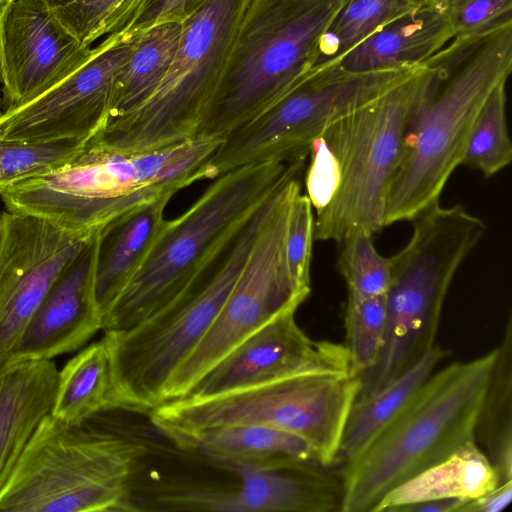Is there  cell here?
Instances as JSON below:
<instances>
[{"label":"cell","instance_id":"1","mask_svg":"<svg viewBox=\"0 0 512 512\" xmlns=\"http://www.w3.org/2000/svg\"><path fill=\"white\" fill-rule=\"evenodd\" d=\"M424 78L410 114L387 194L383 226L411 221L439 197L461 164L473 123L512 69V19L454 37L423 62Z\"/></svg>","mask_w":512,"mask_h":512},{"label":"cell","instance_id":"2","mask_svg":"<svg viewBox=\"0 0 512 512\" xmlns=\"http://www.w3.org/2000/svg\"><path fill=\"white\" fill-rule=\"evenodd\" d=\"M222 141L197 135L138 153L87 143L64 166L10 186L0 197L8 211L89 235L141 206L209 179L205 163Z\"/></svg>","mask_w":512,"mask_h":512},{"label":"cell","instance_id":"3","mask_svg":"<svg viewBox=\"0 0 512 512\" xmlns=\"http://www.w3.org/2000/svg\"><path fill=\"white\" fill-rule=\"evenodd\" d=\"M283 190L281 183L237 225L166 305L126 330L104 332L113 409L149 412L162 403L168 381L215 321Z\"/></svg>","mask_w":512,"mask_h":512},{"label":"cell","instance_id":"4","mask_svg":"<svg viewBox=\"0 0 512 512\" xmlns=\"http://www.w3.org/2000/svg\"><path fill=\"white\" fill-rule=\"evenodd\" d=\"M496 348L434 371L404 410L340 468L341 512H372L399 484L474 440Z\"/></svg>","mask_w":512,"mask_h":512},{"label":"cell","instance_id":"5","mask_svg":"<svg viewBox=\"0 0 512 512\" xmlns=\"http://www.w3.org/2000/svg\"><path fill=\"white\" fill-rule=\"evenodd\" d=\"M101 411L77 423L47 415L0 493V512L134 511L129 480L145 449L112 432Z\"/></svg>","mask_w":512,"mask_h":512},{"label":"cell","instance_id":"6","mask_svg":"<svg viewBox=\"0 0 512 512\" xmlns=\"http://www.w3.org/2000/svg\"><path fill=\"white\" fill-rule=\"evenodd\" d=\"M341 0H249L195 136L224 137L311 70Z\"/></svg>","mask_w":512,"mask_h":512},{"label":"cell","instance_id":"7","mask_svg":"<svg viewBox=\"0 0 512 512\" xmlns=\"http://www.w3.org/2000/svg\"><path fill=\"white\" fill-rule=\"evenodd\" d=\"M408 243L390 257L386 323L375 364L360 377L364 398L414 365L435 344L451 282L486 231L462 205L434 204L411 220Z\"/></svg>","mask_w":512,"mask_h":512},{"label":"cell","instance_id":"8","mask_svg":"<svg viewBox=\"0 0 512 512\" xmlns=\"http://www.w3.org/2000/svg\"><path fill=\"white\" fill-rule=\"evenodd\" d=\"M292 163L248 164L213 179L188 210L167 221L143 264L103 316L102 330H126L173 299L226 236L283 181Z\"/></svg>","mask_w":512,"mask_h":512},{"label":"cell","instance_id":"9","mask_svg":"<svg viewBox=\"0 0 512 512\" xmlns=\"http://www.w3.org/2000/svg\"><path fill=\"white\" fill-rule=\"evenodd\" d=\"M359 389L360 376L351 370L315 371L202 399H174L148 413L153 425L180 447L213 428L264 425L298 435L322 464L333 465Z\"/></svg>","mask_w":512,"mask_h":512},{"label":"cell","instance_id":"10","mask_svg":"<svg viewBox=\"0 0 512 512\" xmlns=\"http://www.w3.org/2000/svg\"><path fill=\"white\" fill-rule=\"evenodd\" d=\"M424 78L423 63L404 80L330 123L320 137L338 169L330 201L316 213L314 239L341 242L383 226L385 202L409 118Z\"/></svg>","mask_w":512,"mask_h":512},{"label":"cell","instance_id":"11","mask_svg":"<svg viewBox=\"0 0 512 512\" xmlns=\"http://www.w3.org/2000/svg\"><path fill=\"white\" fill-rule=\"evenodd\" d=\"M248 1L206 0L182 22L177 52L156 91L133 112L107 122L88 144L138 153L194 137Z\"/></svg>","mask_w":512,"mask_h":512},{"label":"cell","instance_id":"12","mask_svg":"<svg viewBox=\"0 0 512 512\" xmlns=\"http://www.w3.org/2000/svg\"><path fill=\"white\" fill-rule=\"evenodd\" d=\"M417 68L352 73L332 63L311 69L274 104L225 135L207 167L218 177L248 164L306 159L313 141L330 123L397 85Z\"/></svg>","mask_w":512,"mask_h":512},{"label":"cell","instance_id":"13","mask_svg":"<svg viewBox=\"0 0 512 512\" xmlns=\"http://www.w3.org/2000/svg\"><path fill=\"white\" fill-rule=\"evenodd\" d=\"M301 172L287 181L215 321L171 376L162 403L185 396L240 342L275 317L296 312L310 294L311 286L292 276L285 255L287 221L292 201L301 192Z\"/></svg>","mask_w":512,"mask_h":512},{"label":"cell","instance_id":"14","mask_svg":"<svg viewBox=\"0 0 512 512\" xmlns=\"http://www.w3.org/2000/svg\"><path fill=\"white\" fill-rule=\"evenodd\" d=\"M238 477L222 489L162 488L148 510L218 512H341L344 484L336 465L291 459L228 469Z\"/></svg>","mask_w":512,"mask_h":512},{"label":"cell","instance_id":"15","mask_svg":"<svg viewBox=\"0 0 512 512\" xmlns=\"http://www.w3.org/2000/svg\"><path fill=\"white\" fill-rule=\"evenodd\" d=\"M92 234L72 233L33 215L0 212V367L11 361L35 310Z\"/></svg>","mask_w":512,"mask_h":512},{"label":"cell","instance_id":"16","mask_svg":"<svg viewBox=\"0 0 512 512\" xmlns=\"http://www.w3.org/2000/svg\"><path fill=\"white\" fill-rule=\"evenodd\" d=\"M135 39L105 37L94 55L61 83L21 107L3 111L0 140L88 143L108 120L115 77Z\"/></svg>","mask_w":512,"mask_h":512},{"label":"cell","instance_id":"17","mask_svg":"<svg viewBox=\"0 0 512 512\" xmlns=\"http://www.w3.org/2000/svg\"><path fill=\"white\" fill-rule=\"evenodd\" d=\"M94 53L95 47L83 45L45 0H12L1 29L3 111L46 93Z\"/></svg>","mask_w":512,"mask_h":512},{"label":"cell","instance_id":"18","mask_svg":"<svg viewBox=\"0 0 512 512\" xmlns=\"http://www.w3.org/2000/svg\"><path fill=\"white\" fill-rule=\"evenodd\" d=\"M345 370L352 371L344 344L311 339L297 324L295 312H288L240 342L183 397L202 399L297 374Z\"/></svg>","mask_w":512,"mask_h":512},{"label":"cell","instance_id":"19","mask_svg":"<svg viewBox=\"0 0 512 512\" xmlns=\"http://www.w3.org/2000/svg\"><path fill=\"white\" fill-rule=\"evenodd\" d=\"M100 229L56 279L25 326L11 360H51L81 348L102 330L95 296Z\"/></svg>","mask_w":512,"mask_h":512},{"label":"cell","instance_id":"20","mask_svg":"<svg viewBox=\"0 0 512 512\" xmlns=\"http://www.w3.org/2000/svg\"><path fill=\"white\" fill-rule=\"evenodd\" d=\"M52 360L16 358L0 367V493L41 421L58 380Z\"/></svg>","mask_w":512,"mask_h":512},{"label":"cell","instance_id":"21","mask_svg":"<svg viewBox=\"0 0 512 512\" xmlns=\"http://www.w3.org/2000/svg\"><path fill=\"white\" fill-rule=\"evenodd\" d=\"M453 38L441 1L433 0L387 23L335 63L352 73L415 68Z\"/></svg>","mask_w":512,"mask_h":512},{"label":"cell","instance_id":"22","mask_svg":"<svg viewBox=\"0 0 512 512\" xmlns=\"http://www.w3.org/2000/svg\"><path fill=\"white\" fill-rule=\"evenodd\" d=\"M170 199L141 206L100 229L95 296L102 318L162 235Z\"/></svg>","mask_w":512,"mask_h":512},{"label":"cell","instance_id":"23","mask_svg":"<svg viewBox=\"0 0 512 512\" xmlns=\"http://www.w3.org/2000/svg\"><path fill=\"white\" fill-rule=\"evenodd\" d=\"M449 352L434 344L414 365L374 393L354 401L334 465L355 459L409 404Z\"/></svg>","mask_w":512,"mask_h":512},{"label":"cell","instance_id":"24","mask_svg":"<svg viewBox=\"0 0 512 512\" xmlns=\"http://www.w3.org/2000/svg\"><path fill=\"white\" fill-rule=\"evenodd\" d=\"M498 485L499 479L490 461L476 442L471 441L390 490L372 512H396L405 505L437 499L466 501Z\"/></svg>","mask_w":512,"mask_h":512},{"label":"cell","instance_id":"25","mask_svg":"<svg viewBox=\"0 0 512 512\" xmlns=\"http://www.w3.org/2000/svg\"><path fill=\"white\" fill-rule=\"evenodd\" d=\"M181 447L199 451L226 469L276 465L291 459L320 462L315 450L298 435L264 425L213 428L190 438Z\"/></svg>","mask_w":512,"mask_h":512},{"label":"cell","instance_id":"26","mask_svg":"<svg viewBox=\"0 0 512 512\" xmlns=\"http://www.w3.org/2000/svg\"><path fill=\"white\" fill-rule=\"evenodd\" d=\"M182 22H164L139 34L113 86L107 122L141 106L166 76L177 52ZM106 122V123H107Z\"/></svg>","mask_w":512,"mask_h":512},{"label":"cell","instance_id":"27","mask_svg":"<svg viewBox=\"0 0 512 512\" xmlns=\"http://www.w3.org/2000/svg\"><path fill=\"white\" fill-rule=\"evenodd\" d=\"M474 440L486 455L499 484L512 481V318L503 337L478 412Z\"/></svg>","mask_w":512,"mask_h":512},{"label":"cell","instance_id":"28","mask_svg":"<svg viewBox=\"0 0 512 512\" xmlns=\"http://www.w3.org/2000/svg\"><path fill=\"white\" fill-rule=\"evenodd\" d=\"M113 409L110 357L103 338L86 346L58 371L50 415L77 423Z\"/></svg>","mask_w":512,"mask_h":512},{"label":"cell","instance_id":"29","mask_svg":"<svg viewBox=\"0 0 512 512\" xmlns=\"http://www.w3.org/2000/svg\"><path fill=\"white\" fill-rule=\"evenodd\" d=\"M433 0H341L325 29L311 69L337 62L387 23Z\"/></svg>","mask_w":512,"mask_h":512},{"label":"cell","instance_id":"30","mask_svg":"<svg viewBox=\"0 0 512 512\" xmlns=\"http://www.w3.org/2000/svg\"><path fill=\"white\" fill-rule=\"evenodd\" d=\"M506 82L498 84L480 109L465 146L461 164L491 177L512 161L506 117Z\"/></svg>","mask_w":512,"mask_h":512},{"label":"cell","instance_id":"31","mask_svg":"<svg viewBox=\"0 0 512 512\" xmlns=\"http://www.w3.org/2000/svg\"><path fill=\"white\" fill-rule=\"evenodd\" d=\"M86 144L80 140H0V192L64 166Z\"/></svg>","mask_w":512,"mask_h":512},{"label":"cell","instance_id":"32","mask_svg":"<svg viewBox=\"0 0 512 512\" xmlns=\"http://www.w3.org/2000/svg\"><path fill=\"white\" fill-rule=\"evenodd\" d=\"M337 267L345 280L348 298L385 295L390 283V258L375 248L372 233L357 230L341 242Z\"/></svg>","mask_w":512,"mask_h":512},{"label":"cell","instance_id":"33","mask_svg":"<svg viewBox=\"0 0 512 512\" xmlns=\"http://www.w3.org/2000/svg\"><path fill=\"white\" fill-rule=\"evenodd\" d=\"M386 323L385 295L348 298L344 346L352 371L361 377L376 362L383 343Z\"/></svg>","mask_w":512,"mask_h":512},{"label":"cell","instance_id":"34","mask_svg":"<svg viewBox=\"0 0 512 512\" xmlns=\"http://www.w3.org/2000/svg\"><path fill=\"white\" fill-rule=\"evenodd\" d=\"M206 0H122L104 21L99 38L133 40L164 22H183Z\"/></svg>","mask_w":512,"mask_h":512},{"label":"cell","instance_id":"35","mask_svg":"<svg viewBox=\"0 0 512 512\" xmlns=\"http://www.w3.org/2000/svg\"><path fill=\"white\" fill-rule=\"evenodd\" d=\"M314 240V216L307 195L298 193L292 201L285 235V255L292 276L310 285V264Z\"/></svg>","mask_w":512,"mask_h":512},{"label":"cell","instance_id":"36","mask_svg":"<svg viewBox=\"0 0 512 512\" xmlns=\"http://www.w3.org/2000/svg\"><path fill=\"white\" fill-rule=\"evenodd\" d=\"M454 37L480 32L512 19V0H440Z\"/></svg>","mask_w":512,"mask_h":512},{"label":"cell","instance_id":"37","mask_svg":"<svg viewBox=\"0 0 512 512\" xmlns=\"http://www.w3.org/2000/svg\"><path fill=\"white\" fill-rule=\"evenodd\" d=\"M122 0H73L53 8L62 24L85 46L99 39V31Z\"/></svg>","mask_w":512,"mask_h":512},{"label":"cell","instance_id":"38","mask_svg":"<svg viewBox=\"0 0 512 512\" xmlns=\"http://www.w3.org/2000/svg\"><path fill=\"white\" fill-rule=\"evenodd\" d=\"M309 154L311 163L306 175L307 196L317 212L330 201L337 188L338 169L320 136L313 141Z\"/></svg>","mask_w":512,"mask_h":512},{"label":"cell","instance_id":"39","mask_svg":"<svg viewBox=\"0 0 512 512\" xmlns=\"http://www.w3.org/2000/svg\"><path fill=\"white\" fill-rule=\"evenodd\" d=\"M511 499L512 481H508L476 498L464 501L457 512H500L508 507Z\"/></svg>","mask_w":512,"mask_h":512},{"label":"cell","instance_id":"40","mask_svg":"<svg viewBox=\"0 0 512 512\" xmlns=\"http://www.w3.org/2000/svg\"><path fill=\"white\" fill-rule=\"evenodd\" d=\"M464 501L459 499H437L405 505L396 512H457Z\"/></svg>","mask_w":512,"mask_h":512},{"label":"cell","instance_id":"41","mask_svg":"<svg viewBox=\"0 0 512 512\" xmlns=\"http://www.w3.org/2000/svg\"><path fill=\"white\" fill-rule=\"evenodd\" d=\"M12 0H0V85L2 83V71H1V29H2V19L5 13L6 8L10 4Z\"/></svg>","mask_w":512,"mask_h":512},{"label":"cell","instance_id":"42","mask_svg":"<svg viewBox=\"0 0 512 512\" xmlns=\"http://www.w3.org/2000/svg\"><path fill=\"white\" fill-rule=\"evenodd\" d=\"M45 1L50 7L57 8V7L66 5L70 2H72L73 0H45Z\"/></svg>","mask_w":512,"mask_h":512},{"label":"cell","instance_id":"43","mask_svg":"<svg viewBox=\"0 0 512 512\" xmlns=\"http://www.w3.org/2000/svg\"><path fill=\"white\" fill-rule=\"evenodd\" d=\"M2 112H3V109L1 108V104H0V116H1Z\"/></svg>","mask_w":512,"mask_h":512}]
</instances>
